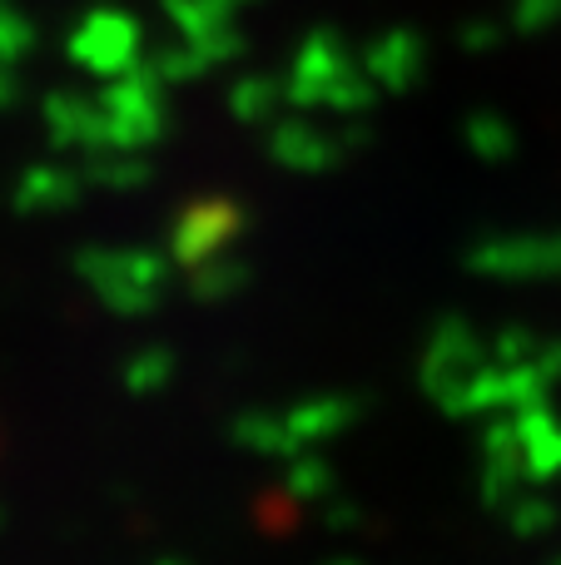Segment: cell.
Masks as SVG:
<instances>
[{"instance_id": "obj_1", "label": "cell", "mask_w": 561, "mask_h": 565, "mask_svg": "<svg viewBox=\"0 0 561 565\" xmlns=\"http://www.w3.org/2000/svg\"><path fill=\"white\" fill-rule=\"evenodd\" d=\"M547 521H552V511H517V531H547Z\"/></svg>"}, {"instance_id": "obj_2", "label": "cell", "mask_w": 561, "mask_h": 565, "mask_svg": "<svg viewBox=\"0 0 561 565\" xmlns=\"http://www.w3.org/2000/svg\"><path fill=\"white\" fill-rule=\"evenodd\" d=\"M557 565H561V561H557Z\"/></svg>"}]
</instances>
